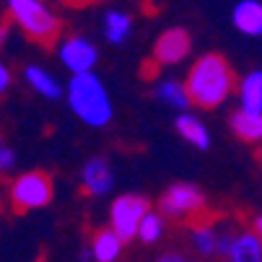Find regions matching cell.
I'll use <instances>...</instances> for the list:
<instances>
[{"label": "cell", "mask_w": 262, "mask_h": 262, "mask_svg": "<svg viewBox=\"0 0 262 262\" xmlns=\"http://www.w3.org/2000/svg\"><path fill=\"white\" fill-rule=\"evenodd\" d=\"M205 208H208L205 192L198 184H190V182H174L171 187H166V192L159 200V215L161 218L187 221L190 226L200 221Z\"/></svg>", "instance_id": "cell-5"}, {"label": "cell", "mask_w": 262, "mask_h": 262, "mask_svg": "<svg viewBox=\"0 0 262 262\" xmlns=\"http://www.w3.org/2000/svg\"><path fill=\"white\" fill-rule=\"evenodd\" d=\"M122 252V242L115 236L112 229H101L91 239V254L96 262H115Z\"/></svg>", "instance_id": "cell-18"}, {"label": "cell", "mask_w": 262, "mask_h": 262, "mask_svg": "<svg viewBox=\"0 0 262 262\" xmlns=\"http://www.w3.org/2000/svg\"><path fill=\"white\" fill-rule=\"evenodd\" d=\"M231 21L244 36H262V0H242L231 13Z\"/></svg>", "instance_id": "cell-10"}, {"label": "cell", "mask_w": 262, "mask_h": 262, "mask_svg": "<svg viewBox=\"0 0 262 262\" xmlns=\"http://www.w3.org/2000/svg\"><path fill=\"white\" fill-rule=\"evenodd\" d=\"M8 198H11V208L16 213H29V210L47 208L55 198L52 174L45 171V169H34V171L18 174L8 187Z\"/></svg>", "instance_id": "cell-4"}, {"label": "cell", "mask_w": 262, "mask_h": 262, "mask_svg": "<svg viewBox=\"0 0 262 262\" xmlns=\"http://www.w3.org/2000/svg\"><path fill=\"white\" fill-rule=\"evenodd\" d=\"M223 257L229 262H262V242L252 231L234 234V239H231V244H229Z\"/></svg>", "instance_id": "cell-12"}, {"label": "cell", "mask_w": 262, "mask_h": 262, "mask_svg": "<svg viewBox=\"0 0 262 262\" xmlns=\"http://www.w3.org/2000/svg\"><path fill=\"white\" fill-rule=\"evenodd\" d=\"M229 127L244 143H259L262 140V115H257V112L234 109L229 115Z\"/></svg>", "instance_id": "cell-11"}, {"label": "cell", "mask_w": 262, "mask_h": 262, "mask_svg": "<svg viewBox=\"0 0 262 262\" xmlns=\"http://www.w3.org/2000/svg\"><path fill=\"white\" fill-rule=\"evenodd\" d=\"M190 244L203 254V257H213L218 254V231L213 223L208 221H198L190 226Z\"/></svg>", "instance_id": "cell-16"}, {"label": "cell", "mask_w": 262, "mask_h": 262, "mask_svg": "<svg viewBox=\"0 0 262 262\" xmlns=\"http://www.w3.org/2000/svg\"><path fill=\"white\" fill-rule=\"evenodd\" d=\"M174 127H177V133L190 143V145H195L198 151H208L210 148V133H208V127L203 125V120H198L195 115H187V112H182V115L174 120Z\"/></svg>", "instance_id": "cell-14"}, {"label": "cell", "mask_w": 262, "mask_h": 262, "mask_svg": "<svg viewBox=\"0 0 262 262\" xmlns=\"http://www.w3.org/2000/svg\"><path fill=\"white\" fill-rule=\"evenodd\" d=\"M24 81H26L36 94H42L45 99H52V101L65 94V89L60 86V81L52 76V73H47L45 68H39V65H26V68H24Z\"/></svg>", "instance_id": "cell-13"}, {"label": "cell", "mask_w": 262, "mask_h": 262, "mask_svg": "<svg viewBox=\"0 0 262 262\" xmlns=\"http://www.w3.org/2000/svg\"><path fill=\"white\" fill-rule=\"evenodd\" d=\"M8 89H11V70L0 62V96L8 94Z\"/></svg>", "instance_id": "cell-22"}, {"label": "cell", "mask_w": 262, "mask_h": 262, "mask_svg": "<svg viewBox=\"0 0 262 262\" xmlns=\"http://www.w3.org/2000/svg\"><path fill=\"white\" fill-rule=\"evenodd\" d=\"M60 60L62 65L73 73V76H81V73H94L96 62H99V50L91 39L81 34H70L60 42Z\"/></svg>", "instance_id": "cell-7"}, {"label": "cell", "mask_w": 262, "mask_h": 262, "mask_svg": "<svg viewBox=\"0 0 262 262\" xmlns=\"http://www.w3.org/2000/svg\"><path fill=\"white\" fill-rule=\"evenodd\" d=\"M151 210V203L140 195H120L112 200V208H109V223H112V231L115 236L127 244L135 239V231H138V223L140 218Z\"/></svg>", "instance_id": "cell-6"}, {"label": "cell", "mask_w": 262, "mask_h": 262, "mask_svg": "<svg viewBox=\"0 0 262 262\" xmlns=\"http://www.w3.org/2000/svg\"><path fill=\"white\" fill-rule=\"evenodd\" d=\"M133 34V18L122 11H109L104 16V36L109 45H125Z\"/></svg>", "instance_id": "cell-17"}, {"label": "cell", "mask_w": 262, "mask_h": 262, "mask_svg": "<svg viewBox=\"0 0 262 262\" xmlns=\"http://www.w3.org/2000/svg\"><path fill=\"white\" fill-rule=\"evenodd\" d=\"M192 52V36L187 29H166L154 45V62L156 65H179Z\"/></svg>", "instance_id": "cell-8"}, {"label": "cell", "mask_w": 262, "mask_h": 262, "mask_svg": "<svg viewBox=\"0 0 262 262\" xmlns=\"http://www.w3.org/2000/svg\"><path fill=\"white\" fill-rule=\"evenodd\" d=\"M252 234L262 242V215H254L252 218Z\"/></svg>", "instance_id": "cell-24"}, {"label": "cell", "mask_w": 262, "mask_h": 262, "mask_svg": "<svg viewBox=\"0 0 262 262\" xmlns=\"http://www.w3.org/2000/svg\"><path fill=\"white\" fill-rule=\"evenodd\" d=\"M239 109L262 115V70H252L239 81Z\"/></svg>", "instance_id": "cell-15"}, {"label": "cell", "mask_w": 262, "mask_h": 262, "mask_svg": "<svg viewBox=\"0 0 262 262\" xmlns=\"http://www.w3.org/2000/svg\"><path fill=\"white\" fill-rule=\"evenodd\" d=\"M156 96H159V101H164L171 109H187L190 106V99H187L182 81H161L156 86Z\"/></svg>", "instance_id": "cell-19"}, {"label": "cell", "mask_w": 262, "mask_h": 262, "mask_svg": "<svg viewBox=\"0 0 262 262\" xmlns=\"http://www.w3.org/2000/svg\"><path fill=\"white\" fill-rule=\"evenodd\" d=\"M65 96H68L73 115L89 127H106L112 122V117H115L112 99H109V94H106V89L96 73L73 76L68 89H65Z\"/></svg>", "instance_id": "cell-2"}, {"label": "cell", "mask_w": 262, "mask_h": 262, "mask_svg": "<svg viewBox=\"0 0 262 262\" xmlns=\"http://www.w3.org/2000/svg\"><path fill=\"white\" fill-rule=\"evenodd\" d=\"M13 169H16V151L8 148V145H3V148H0V171L8 174Z\"/></svg>", "instance_id": "cell-21"}, {"label": "cell", "mask_w": 262, "mask_h": 262, "mask_svg": "<svg viewBox=\"0 0 262 262\" xmlns=\"http://www.w3.org/2000/svg\"><path fill=\"white\" fill-rule=\"evenodd\" d=\"M36 262H45V257H39V259H36Z\"/></svg>", "instance_id": "cell-28"}, {"label": "cell", "mask_w": 262, "mask_h": 262, "mask_svg": "<svg viewBox=\"0 0 262 262\" xmlns=\"http://www.w3.org/2000/svg\"><path fill=\"white\" fill-rule=\"evenodd\" d=\"M65 3H68V6H73V8H83V6L89 3V0H65Z\"/></svg>", "instance_id": "cell-26"}, {"label": "cell", "mask_w": 262, "mask_h": 262, "mask_svg": "<svg viewBox=\"0 0 262 262\" xmlns=\"http://www.w3.org/2000/svg\"><path fill=\"white\" fill-rule=\"evenodd\" d=\"M190 106L198 109H215L221 104H226L229 96L236 91V73L229 65V60L218 55V52H208L200 55L187 78L182 81Z\"/></svg>", "instance_id": "cell-1"}, {"label": "cell", "mask_w": 262, "mask_h": 262, "mask_svg": "<svg viewBox=\"0 0 262 262\" xmlns=\"http://www.w3.org/2000/svg\"><path fill=\"white\" fill-rule=\"evenodd\" d=\"M11 18L24 29L31 42L42 47H55L62 34V21L42 3V0H8Z\"/></svg>", "instance_id": "cell-3"}, {"label": "cell", "mask_w": 262, "mask_h": 262, "mask_svg": "<svg viewBox=\"0 0 262 262\" xmlns=\"http://www.w3.org/2000/svg\"><path fill=\"white\" fill-rule=\"evenodd\" d=\"M156 262H187V259H184V254H179V252H164Z\"/></svg>", "instance_id": "cell-23"}, {"label": "cell", "mask_w": 262, "mask_h": 262, "mask_svg": "<svg viewBox=\"0 0 262 262\" xmlns=\"http://www.w3.org/2000/svg\"><path fill=\"white\" fill-rule=\"evenodd\" d=\"M6 39H8V18H6L3 24H0V47L6 45Z\"/></svg>", "instance_id": "cell-25"}, {"label": "cell", "mask_w": 262, "mask_h": 262, "mask_svg": "<svg viewBox=\"0 0 262 262\" xmlns=\"http://www.w3.org/2000/svg\"><path fill=\"white\" fill-rule=\"evenodd\" d=\"M0 148H3V135H0Z\"/></svg>", "instance_id": "cell-27"}, {"label": "cell", "mask_w": 262, "mask_h": 262, "mask_svg": "<svg viewBox=\"0 0 262 262\" xmlns=\"http://www.w3.org/2000/svg\"><path fill=\"white\" fill-rule=\"evenodd\" d=\"M112 187H115V171H112L109 161L96 156L91 161L83 164V171H81V190L86 195H94V198H101L106 195Z\"/></svg>", "instance_id": "cell-9"}, {"label": "cell", "mask_w": 262, "mask_h": 262, "mask_svg": "<svg viewBox=\"0 0 262 262\" xmlns=\"http://www.w3.org/2000/svg\"><path fill=\"white\" fill-rule=\"evenodd\" d=\"M164 236V218L154 210H148L140 223H138V231H135V239H140L143 244H156L159 239Z\"/></svg>", "instance_id": "cell-20"}]
</instances>
